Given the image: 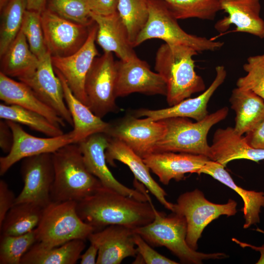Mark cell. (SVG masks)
<instances>
[{
	"label": "cell",
	"mask_w": 264,
	"mask_h": 264,
	"mask_svg": "<svg viewBox=\"0 0 264 264\" xmlns=\"http://www.w3.org/2000/svg\"><path fill=\"white\" fill-rule=\"evenodd\" d=\"M6 121L12 130L13 142L10 152L0 157L1 176L21 160L42 154H52L61 147L73 143L70 132L58 136L38 137L26 132L19 124Z\"/></svg>",
	"instance_id": "obj_16"
},
{
	"label": "cell",
	"mask_w": 264,
	"mask_h": 264,
	"mask_svg": "<svg viewBox=\"0 0 264 264\" xmlns=\"http://www.w3.org/2000/svg\"><path fill=\"white\" fill-rule=\"evenodd\" d=\"M54 69L61 81L65 101L72 119L73 129L70 132L73 143L77 144L94 133H105L110 123L96 116L87 105L77 98L63 76L57 69Z\"/></svg>",
	"instance_id": "obj_26"
},
{
	"label": "cell",
	"mask_w": 264,
	"mask_h": 264,
	"mask_svg": "<svg viewBox=\"0 0 264 264\" xmlns=\"http://www.w3.org/2000/svg\"><path fill=\"white\" fill-rule=\"evenodd\" d=\"M134 240L139 254L146 264H177L154 250L140 235L134 232Z\"/></svg>",
	"instance_id": "obj_40"
},
{
	"label": "cell",
	"mask_w": 264,
	"mask_h": 264,
	"mask_svg": "<svg viewBox=\"0 0 264 264\" xmlns=\"http://www.w3.org/2000/svg\"><path fill=\"white\" fill-rule=\"evenodd\" d=\"M177 20L212 21L220 11L219 0H162Z\"/></svg>",
	"instance_id": "obj_35"
},
{
	"label": "cell",
	"mask_w": 264,
	"mask_h": 264,
	"mask_svg": "<svg viewBox=\"0 0 264 264\" xmlns=\"http://www.w3.org/2000/svg\"><path fill=\"white\" fill-rule=\"evenodd\" d=\"M224 168L221 164L210 159L202 167L198 175L205 174L211 176L234 190L242 197L244 203L242 209L245 220L243 228L259 223L261 208L264 207V193L247 190L239 186Z\"/></svg>",
	"instance_id": "obj_27"
},
{
	"label": "cell",
	"mask_w": 264,
	"mask_h": 264,
	"mask_svg": "<svg viewBox=\"0 0 264 264\" xmlns=\"http://www.w3.org/2000/svg\"><path fill=\"white\" fill-rule=\"evenodd\" d=\"M232 240L235 242L239 244L242 247H250L253 249H255L259 251L261 253V257L256 264H264V244L262 246V247H257L247 243L240 242L235 238H233Z\"/></svg>",
	"instance_id": "obj_47"
},
{
	"label": "cell",
	"mask_w": 264,
	"mask_h": 264,
	"mask_svg": "<svg viewBox=\"0 0 264 264\" xmlns=\"http://www.w3.org/2000/svg\"><path fill=\"white\" fill-rule=\"evenodd\" d=\"M85 241L73 240L48 248L36 242L23 255L21 264H75L86 247Z\"/></svg>",
	"instance_id": "obj_30"
},
{
	"label": "cell",
	"mask_w": 264,
	"mask_h": 264,
	"mask_svg": "<svg viewBox=\"0 0 264 264\" xmlns=\"http://www.w3.org/2000/svg\"><path fill=\"white\" fill-rule=\"evenodd\" d=\"M220 10L227 14L215 25L217 30L224 32L232 24L235 31L264 38V20L260 16V0H219Z\"/></svg>",
	"instance_id": "obj_21"
},
{
	"label": "cell",
	"mask_w": 264,
	"mask_h": 264,
	"mask_svg": "<svg viewBox=\"0 0 264 264\" xmlns=\"http://www.w3.org/2000/svg\"><path fill=\"white\" fill-rule=\"evenodd\" d=\"M117 10L126 29L129 42L134 47L137 37L149 19L148 0H118Z\"/></svg>",
	"instance_id": "obj_33"
},
{
	"label": "cell",
	"mask_w": 264,
	"mask_h": 264,
	"mask_svg": "<svg viewBox=\"0 0 264 264\" xmlns=\"http://www.w3.org/2000/svg\"><path fill=\"white\" fill-rule=\"evenodd\" d=\"M210 151V159L224 167L229 162L237 159H244L256 162L264 160V150L251 147L244 136L238 134L231 127L216 131Z\"/></svg>",
	"instance_id": "obj_23"
},
{
	"label": "cell",
	"mask_w": 264,
	"mask_h": 264,
	"mask_svg": "<svg viewBox=\"0 0 264 264\" xmlns=\"http://www.w3.org/2000/svg\"><path fill=\"white\" fill-rule=\"evenodd\" d=\"M0 72L18 79L34 72L40 61L30 50L21 29L0 57Z\"/></svg>",
	"instance_id": "obj_29"
},
{
	"label": "cell",
	"mask_w": 264,
	"mask_h": 264,
	"mask_svg": "<svg viewBox=\"0 0 264 264\" xmlns=\"http://www.w3.org/2000/svg\"><path fill=\"white\" fill-rule=\"evenodd\" d=\"M109 142V137L105 133L93 134L77 143L88 170L105 187L136 199L148 201L149 195L144 189L142 192L128 187L118 181L113 176L107 165L105 152Z\"/></svg>",
	"instance_id": "obj_13"
},
{
	"label": "cell",
	"mask_w": 264,
	"mask_h": 264,
	"mask_svg": "<svg viewBox=\"0 0 264 264\" xmlns=\"http://www.w3.org/2000/svg\"><path fill=\"white\" fill-rule=\"evenodd\" d=\"M98 253L97 246L92 243H90L89 247L80 256L81 264H96Z\"/></svg>",
	"instance_id": "obj_45"
},
{
	"label": "cell",
	"mask_w": 264,
	"mask_h": 264,
	"mask_svg": "<svg viewBox=\"0 0 264 264\" xmlns=\"http://www.w3.org/2000/svg\"><path fill=\"white\" fill-rule=\"evenodd\" d=\"M88 7L91 13L108 16L116 13L118 0H87Z\"/></svg>",
	"instance_id": "obj_42"
},
{
	"label": "cell",
	"mask_w": 264,
	"mask_h": 264,
	"mask_svg": "<svg viewBox=\"0 0 264 264\" xmlns=\"http://www.w3.org/2000/svg\"><path fill=\"white\" fill-rule=\"evenodd\" d=\"M16 197L7 183L0 180V225L11 207L15 204Z\"/></svg>",
	"instance_id": "obj_41"
},
{
	"label": "cell",
	"mask_w": 264,
	"mask_h": 264,
	"mask_svg": "<svg viewBox=\"0 0 264 264\" xmlns=\"http://www.w3.org/2000/svg\"><path fill=\"white\" fill-rule=\"evenodd\" d=\"M97 30L94 21L87 41L78 51L66 57L51 56L54 68L63 76L75 96L87 106L85 84L87 75L98 54L95 46Z\"/></svg>",
	"instance_id": "obj_14"
},
{
	"label": "cell",
	"mask_w": 264,
	"mask_h": 264,
	"mask_svg": "<svg viewBox=\"0 0 264 264\" xmlns=\"http://www.w3.org/2000/svg\"><path fill=\"white\" fill-rule=\"evenodd\" d=\"M105 154L107 163L111 165L114 164V160L126 165L135 179L142 183L165 208L173 211L174 204L166 199V192L152 177L150 170L142 158L122 142L110 137Z\"/></svg>",
	"instance_id": "obj_22"
},
{
	"label": "cell",
	"mask_w": 264,
	"mask_h": 264,
	"mask_svg": "<svg viewBox=\"0 0 264 264\" xmlns=\"http://www.w3.org/2000/svg\"><path fill=\"white\" fill-rule=\"evenodd\" d=\"M198 53L189 46L166 43L158 49L154 69L166 82V99L170 106L206 89L203 78L195 69L193 57Z\"/></svg>",
	"instance_id": "obj_2"
},
{
	"label": "cell",
	"mask_w": 264,
	"mask_h": 264,
	"mask_svg": "<svg viewBox=\"0 0 264 264\" xmlns=\"http://www.w3.org/2000/svg\"><path fill=\"white\" fill-rule=\"evenodd\" d=\"M0 99L5 104L17 105L38 112L54 125L66 126V121L42 101L26 84L0 72Z\"/></svg>",
	"instance_id": "obj_25"
},
{
	"label": "cell",
	"mask_w": 264,
	"mask_h": 264,
	"mask_svg": "<svg viewBox=\"0 0 264 264\" xmlns=\"http://www.w3.org/2000/svg\"><path fill=\"white\" fill-rule=\"evenodd\" d=\"M22 160L23 187L15 204L29 202L45 207L52 202L51 191L55 177L52 154L35 155Z\"/></svg>",
	"instance_id": "obj_11"
},
{
	"label": "cell",
	"mask_w": 264,
	"mask_h": 264,
	"mask_svg": "<svg viewBox=\"0 0 264 264\" xmlns=\"http://www.w3.org/2000/svg\"><path fill=\"white\" fill-rule=\"evenodd\" d=\"M26 10V0H9L0 10V57L6 51L21 30Z\"/></svg>",
	"instance_id": "obj_34"
},
{
	"label": "cell",
	"mask_w": 264,
	"mask_h": 264,
	"mask_svg": "<svg viewBox=\"0 0 264 264\" xmlns=\"http://www.w3.org/2000/svg\"><path fill=\"white\" fill-rule=\"evenodd\" d=\"M55 177L52 202H79L103 186L87 169L79 146L66 145L52 154Z\"/></svg>",
	"instance_id": "obj_3"
},
{
	"label": "cell",
	"mask_w": 264,
	"mask_h": 264,
	"mask_svg": "<svg viewBox=\"0 0 264 264\" xmlns=\"http://www.w3.org/2000/svg\"><path fill=\"white\" fill-rule=\"evenodd\" d=\"M37 242L36 229L27 233L0 237V264H21L23 255Z\"/></svg>",
	"instance_id": "obj_36"
},
{
	"label": "cell",
	"mask_w": 264,
	"mask_h": 264,
	"mask_svg": "<svg viewBox=\"0 0 264 264\" xmlns=\"http://www.w3.org/2000/svg\"><path fill=\"white\" fill-rule=\"evenodd\" d=\"M41 14L26 10L21 28L30 50L39 60L49 53L42 26Z\"/></svg>",
	"instance_id": "obj_37"
},
{
	"label": "cell",
	"mask_w": 264,
	"mask_h": 264,
	"mask_svg": "<svg viewBox=\"0 0 264 264\" xmlns=\"http://www.w3.org/2000/svg\"><path fill=\"white\" fill-rule=\"evenodd\" d=\"M148 4L149 19L145 27L137 37L134 47L152 39L162 40L170 45L189 46L198 53L217 51L223 46V42L185 32L162 0H148Z\"/></svg>",
	"instance_id": "obj_6"
},
{
	"label": "cell",
	"mask_w": 264,
	"mask_h": 264,
	"mask_svg": "<svg viewBox=\"0 0 264 264\" xmlns=\"http://www.w3.org/2000/svg\"><path fill=\"white\" fill-rule=\"evenodd\" d=\"M165 130L166 126L162 120L155 121L149 117L139 119L128 116L114 124L110 123L105 133L122 142L144 158L154 153Z\"/></svg>",
	"instance_id": "obj_10"
},
{
	"label": "cell",
	"mask_w": 264,
	"mask_h": 264,
	"mask_svg": "<svg viewBox=\"0 0 264 264\" xmlns=\"http://www.w3.org/2000/svg\"><path fill=\"white\" fill-rule=\"evenodd\" d=\"M9 0H0V10L5 6Z\"/></svg>",
	"instance_id": "obj_48"
},
{
	"label": "cell",
	"mask_w": 264,
	"mask_h": 264,
	"mask_svg": "<svg viewBox=\"0 0 264 264\" xmlns=\"http://www.w3.org/2000/svg\"><path fill=\"white\" fill-rule=\"evenodd\" d=\"M154 218L150 223L133 229L153 246H164L183 264H202L203 260L226 258L222 253L206 254L190 248L186 241L187 223L178 214L167 215L153 207Z\"/></svg>",
	"instance_id": "obj_4"
},
{
	"label": "cell",
	"mask_w": 264,
	"mask_h": 264,
	"mask_svg": "<svg viewBox=\"0 0 264 264\" xmlns=\"http://www.w3.org/2000/svg\"><path fill=\"white\" fill-rule=\"evenodd\" d=\"M77 202H51L44 210L36 228L37 242L44 248L60 246L73 240L88 239L95 228L77 212Z\"/></svg>",
	"instance_id": "obj_7"
},
{
	"label": "cell",
	"mask_w": 264,
	"mask_h": 264,
	"mask_svg": "<svg viewBox=\"0 0 264 264\" xmlns=\"http://www.w3.org/2000/svg\"><path fill=\"white\" fill-rule=\"evenodd\" d=\"M13 136L12 130L6 120L0 121V147L2 151L8 153L12 146Z\"/></svg>",
	"instance_id": "obj_44"
},
{
	"label": "cell",
	"mask_w": 264,
	"mask_h": 264,
	"mask_svg": "<svg viewBox=\"0 0 264 264\" xmlns=\"http://www.w3.org/2000/svg\"><path fill=\"white\" fill-rule=\"evenodd\" d=\"M41 21L48 52L60 57L74 53L84 45L92 24L88 26L71 22L46 8L41 14Z\"/></svg>",
	"instance_id": "obj_12"
},
{
	"label": "cell",
	"mask_w": 264,
	"mask_h": 264,
	"mask_svg": "<svg viewBox=\"0 0 264 264\" xmlns=\"http://www.w3.org/2000/svg\"><path fill=\"white\" fill-rule=\"evenodd\" d=\"M90 15L98 26L96 41L104 52H114L123 61L137 57L117 11L108 16Z\"/></svg>",
	"instance_id": "obj_24"
},
{
	"label": "cell",
	"mask_w": 264,
	"mask_h": 264,
	"mask_svg": "<svg viewBox=\"0 0 264 264\" xmlns=\"http://www.w3.org/2000/svg\"><path fill=\"white\" fill-rule=\"evenodd\" d=\"M143 160L159 181L168 185L172 179L183 180L186 174H198L210 159L201 154L165 152L154 153Z\"/></svg>",
	"instance_id": "obj_19"
},
{
	"label": "cell",
	"mask_w": 264,
	"mask_h": 264,
	"mask_svg": "<svg viewBox=\"0 0 264 264\" xmlns=\"http://www.w3.org/2000/svg\"><path fill=\"white\" fill-rule=\"evenodd\" d=\"M44 208L33 202L15 204L0 225V234L18 236L33 231L38 226Z\"/></svg>",
	"instance_id": "obj_31"
},
{
	"label": "cell",
	"mask_w": 264,
	"mask_h": 264,
	"mask_svg": "<svg viewBox=\"0 0 264 264\" xmlns=\"http://www.w3.org/2000/svg\"><path fill=\"white\" fill-rule=\"evenodd\" d=\"M18 79L27 85L66 123L73 126L72 119L65 101L63 86L55 73L49 53L40 60L34 72Z\"/></svg>",
	"instance_id": "obj_17"
},
{
	"label": "cell",
	"mask_w": 264,
	"mask_h": 264,
	"mask_svg": "<svg viewBox=\"0 0 264 264\" xmlns=\"http://www.w3.org/2000/svg\"><path fill=\"white\" fill-rule=\"evenodd\" d=\"M27 10L41 13L46 8V0H26Z\"/></svg>",
	"instance_id": "obj_46"
},
{
	"label": "cell",
	"mask_w": 264,
	"mask_h": 264,
	"mask_svg": "<svg viewBox=\"0 0 264 264\" xmlns=\"http://www.w3.org/2000/svg\"><path fill=\"white\" fill-rule=\"evenodd\" d=\"M229 101L236 113L234 129L240 135L253 129L264 118V100L250 90L237 87Z\"/></svg>",
	"instance_id": "obj_28"
},
{
	"label": "cell",
	"mask_w": 264,
	"mask_h": 264,
	"mask_svg": "<svg viewBox=\"0 0 264 264\" xmlns=\"http://www.w3.org/2000/svg\"><path fill=\"white\" fill-rule=\"evenodd\" d=\"M154 205L149 196L142 201L102 186L91 195L77 202L80 218L95 231L111 225L132 229L145 226L154 219Z\"/></svg>",
	"instance_id": "obj_1"
},
{
	"label": "cell",
	"mask_w": 264,
	"mask_h": 264,
	"mask_svg": "<svg viewBox=\"0 0 264 264\" xmlns=\"http://www.w3.org/2000/svg\"><path fill=\"white\" fill-rule=\"evenodd\" d=\"M46 8L79 24L89 26L94 22L90 15L87 0H48Z\"/></svg>",
	"instance_id": "obj_38"
},
{
	"label": "cell",
	"mask_w": 264,
	"mask_h": 264,
	"mask_svg": "<svg viewBox=\"0 0 264 264\" xmlns=\"http://www.w3.org/2000/svg\"><path fill=\"white\" fill-rule=\"evenodd\" d=\"M228 111V108L224 107L196 122L180 117L162 119L166 130L157 144L154 153H184L203 155L210 159L208 133L213 126L226 118Z\"/></svg>",
	"instance_id": "obj_5"
},
{
	"label": "cell",
	"mask_w": 264,
	"mask_h": 264,
	"mask_svg": "<svg viewBox=\"0 0 264 264\" xmlns=\"http://www.w3.org/2000/svg\"><path fill=\"white\" fill-rule=\"evenodd\" d=\"M133 230L118 225H109L90 234L88 239L98 248L97 264H120L125 258L136 257L137 251Z\"/></svg>",
	"instance_id": "obj_18"
},
{
	"label": "cell",
	"mask_w": 264,
	"mask_h": 264,
	"mask_svg": "<svg viewBox=\"0 0 264 264\" xmlns=\"http://www.w3.org/2000/svg\"><path fill=\"white\" fill-rule=\"evenodd\" d=\"M237 202L229 199L225 204H216L208 200L198 189L180 195L174 204L172 212L183 216L187 223L186 241L196 250L198 242L205 227L221 215L234 216L237 212Z\"/></svg>",
	"instance_id": "obj_8"
},
{
	"label": "cell",
	"mask_w": 264,
	"mask_h": 264,
	"mask_svg": "<svg viewBox=\"0 0 264 264\" xmlns=\"http://www.w3.org/2000/svg\"><path fill=\"white\" fill-rule=\"evenodd\" d=\"M116 77V61L110 52H104L101 56L96 57L87 75L85 90L87 106L101 118L117 110Z\"/></svg>",
	"instance_id": "obj_9"
},
{
	"label": "cell",
	"mask_w": 264,
	"mask_h": 264,
	"mask_svg": "<svg viewBox=\"0 0 264 264\" xmlns=\"http://www.w3.org/2000/svg\"><path fill=\"white\" fill-rule=\"evenodd\" d=\"M0 118L26 125L48 137L64 133L61 127L54 125L43 115L17 105L0 104Z\"/></svg>",
	"instance_id": "obj_32"
},
{
	"label": "cell",
	"mask_w": 264,
	"mask_h": 264,
	"mask_svg": "<svg viewBox=\"0 0 264 264\" xmlns=\"http://www.w3.org/2000/svg\"><path fill=\"white\" fill-rule=\"evenodd\" d=\"M244 138L252 148L264 150V118L253 129L246 133Z\"/></svg>",
	"instance_id": "obj_43"
},
{
	"label": "cell",
	"mask_w": 264,
	"mask_h": 264,
	"mask_svg": "<svg viewBox=\"0 0 264 264\" xmlns=\"http://www.w3.org/2000/svg\"><path fill=\"white\" fill-rule=\"evenodd\" d=\"M243 69L247 74L238 79L237 87L250 90L264 100V54L249 56Z\"/></svg>",
	"instance_id": "obj_39"
},
{
	"label": "cell",
	"mask_w": 264,
	"mask_h": 264,
	"mask_svg": "<svg viewBox=\"0 0 264 264\" xmlns=\"http://www.w3.org/2000/svg\"><path fill=\"white\" fill-rule=\"evenodd\" d=\"M215 71L216 76L212 83L197 97L187 98L167 108L139 110L136 112V116H146L155 121L176 117L191 118L196 121L202 120L208 114L207 105L210 99L226 78L227 72L223 66H217Z\"/></svg>",
	"instance_id": "obj_20"
},
{
	"label": "cell",
	"mask_w": 264,
	"mask_h": 264,
	"mask_svg": "<svg viewBox=\"0 0 264 264\" xmlns=\"http://www.w3.org/2000/svg\"><path fill=\"white\" fill-rule=\"evenodd\" d=\"M116 97L134 92L166 95L167 85L163 77L152 71L148 64L137 56L128 61H116Z\"/></svg>",
	"instance_id": "obj_15"
}]
</instances>
